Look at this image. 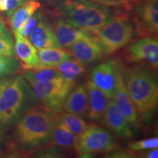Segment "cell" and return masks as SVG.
<instances>
[{"instance_id": "cell-1", "label": "cell", "mask_w": 158, "mask_h": 158, "mask_svg": "<svg viewBox=\"0 0 158 158\" xmlns=\"http://www.w3.org/2000/svg\"><path fill=\"white\" fill-rule=\"evenodd\" d=\"M56 120V114L40 105H33L12 127L5 155H31L35 150L50 143Z\"/></svg>"}, {"instance_id": "cell-2", "label": "cell", "mask_w": 158, "mask_h": 158, "mask_svg": "<svg viewBox=\"0 0 158 158\" xmlns=\"http://www.w3.org/2000/svg\"><path fill=\"white\" fill-rule=\"evenodd\" d=\"M123 80L141 121L149 122L158 103V84L155 70L143 64L124 68Z\"/></svg>"}, {"instance_id": "cell-3", "label": "cell", "mask_w": 158, "mask_h": 158, "mask_svg": "<svg viewBox=\"0 0 158 158\" xmlns=\"http://www.w3.org/2000/svg\"><path fill=\"white\" fill-rule=\"evenodd\" d=\"M51 14L62 17L76 28L94 31L106 24L115 12L89 0H64Z\"/></svg>"}, {"instance_id": "cell-4", "label": "cell", "mask_w": 158, "mask_h": 158, "mask_svg": "<svg viewBox=\"0 0 158 158\" xmlns=\"http://www.w3.org/2000/svg\"><path fill=\"white\" fill-rule=\"evenodd\" d=\"M23 76H14L0 96V129L11 130L17 119L33 105L38 104Z\"/></svg>"}, {"instance_id": "cell-5", "label": "cell", "mask_w": 158, "mask_h": 158, "mask_svg": "<svg viewBox=\"0 0 158 158\" xmlns=\"http://www.w3.org/2000/svg\"><path fill=\"white\" fill-rule=\"evenodd\" d=\"M106 55L119 51L133 42L137 34L132 18L127 12L117 11L101 28L91 31Z\"/></svg>"}, {"instance_id": "cell-6", "label": "cell", "mask_w": 158, "mask_h": 158, "mask_svg": "<svg viewBox=\"0 0 158 158\" xmlns=\"http://www.w3.org/2000/svg\"><path fill=\"white\" fill-rule=\"evenodd\" d=\"M33 93L37 102L54 114L63 111V107L68 94L76 85L75 81L62 77L44 82H30Z\"/></svg>"}, {"instance_id": "cell-7", "label": "cell", "mask_w": 158, "mask_h": 158, "mask_svg": "<svg viewBox=\"0 0 158 158\" xmlns=\"http://www.w3.org/2000/svg\"><path fill=\"white\" fill-rule=\"evenodd\" d=\"M119 149L110 132L96 124H89L86 129L77 138L76 153L81 157L92 154H109Z\"/></svg>"}, {"instance_id": "cell-8", "label": "cell", "mask_w": 158, "mask_h": 158, "mask_svg": "<svg viewBox=\"0 0 158 158\" xmlns=\"http://www.w3.org/2000/svg\"><path fill=\"white\" fill-rule=\"evenodd\" d=\"M131 10L136 33L141 37H157L158 0H134Z\"/></svg>"}, {"instance_id": "cell-9", "label": "cell", "mask_w": 158, "mask_h": 158, "mask_svg": "<svg viewBox=\"0 0 158 158\" xmlns=\"http://www.w3.org/2000/svg\"><path fill=\"white\" fill-rule=\"evenodd\" d=\"M124 67L119 59L112 58L94 67L90 71L91 81L106 94L112 99L118 79L124 73Z\"/></svg>"}, {"instance_id": "cell-10", "label": "cell", "mask_w": 158, "mask_h": 158, "mask_svg": "<svg viewBox=\"0 0 158 158\" xmlns=\"http://www.w3.org/2000/svg\"><path fill=\"white\" fill-rule=\"evenodd\" d=\"M124 58L129 63L146 65L153 70H157L158 68L157 37H142V38L130 43V45L124 50Z\"/></svg>"}, {"instance_id": "cell-11", "label": "cell", "mask_w": 158, "mask_h": 158, "mask_svg": "<svg viewBox=\"0 0 158 158\" xmlns=\"http://www.w3.org/2000/svg\"><path fill=\"white\" fill-rule=\"evenodd\" d=\"M67 50L84 67L98 63L106 55L92 32L70 45Z\"/></svg>"}, {"instance_id": "cell-12", "label": "cell", "mask_w": 158, "mask_h": 158, "mask_svg": "<svg viewBox=\"0 0 158 158\" xmlns=\"http://www.w3.org/2000/svg\"><path fill=\"white\" fill-rule=\"evenodd\" d=\"M114 103L125 117L131 128L138 130L141 126V119L135 105L128 94L123 80V74L119 76L113 95Z\"/></svg>"}, {"instance_id": "cell-13", "label": "cell", "mask_w": 158, "mask_h": 158, "mask_svg": "<svg viewBox=\"0 0 158 158\" xmlns=\"http://www.w3.org/2000/svg\"><path fill=\"white\" fill-rule=\"evenodd\" d=\"M51 15L54 16V19L52 23H50L51 26L62 48H67L77 41L92 34L91 31L73 27L59 15Z\"/></svg>"}, {"instance_id": "cell-14", "label": "cell", "mask_w": 158, "mask_h": 158, "mask_svg": "<svg viewBox=\"0 0 158 158\" xmlns=\"http://www.w3.org/2000/svg\"><path fill=\"white\" fill-rule=\"evenodd\" d=\"M102 122L110 131L120 137L125 139H130L133 137V130L113 100L108 101Z\"/></svg>"}, {"instance_id": "cell-15", "label": "cell", "mask_w": 158, "mask_h": 158, "mask_svg": "<svg viewBox=\"0 0 158 158\" xmlns=\"http://www.w3.org/2000/svg\"><path fill=\"white\" fill-rule=\"evenodd\" d=\"M86 86L88 94L87 117L92 121H102L109 98L91 80L86 82Z\"/></svg>"}, {"instance_id": "cell-16", "label": "cell", "mask_w": 158, "mask_h": 158, "mask_svg": "<svg viewBox=\"0 0 158 158\" xmlns=\"http://www.w3.org/2000/svg\"><path fill=\"white\" fill-rule=\"evenodd\" d=\"M15 37V51L22 65L23 70L40 66L37 49L29 38L22 36L19 32H13Z\"/></svg>"}, {"instance_id": "cell-17", "label": "cell", "mask_w": 158, "mask_h": 158, "mask_svg": "<svg viewBox=\"0 0 158 158\" xmlns=\"http://www.w3.org/2000/svg\"><path fill=\"white\" fill-rule=\"evenodd\" d=\"M63 110L83 118L87 117L88 94L86 84L75 85L65 100Z\"/></svg>"}, {"instance_id": "cell-18", "label": "cell", "mask_w": 158, "mask_h": 158, "mask_svg": "<svg viewBox=\"0 0 158 158\" xmlns=\"http://www.w3.org/2000/svg\"><path fill=\"white\" fill-rule=\"evenodd\" d=\"M29 39L36 49L38 50L52 47L62 48L51 27L50 22L44 17V15L36 29L29 37Z\"/></svg>"}, {"instance_id": "cell-19", "label": "cell", "mask_w": 158, "mask_h": 158, "mask_svg": "<svg viewBox=\"0 0 158 158\" xmlns=\"http://www.w3.org/2000/svg\"><path fill=\"white\" fill-rule=\"evenodd\" d=\"M77 137L62 122L58 119L55 122L51 135V143L64 151H75L76 152Z\"/></svg>"}, {"instance_id": "cell-20", "label": "cell", "mask_w": 158, "mask_h": 158, "mask_svg": "<svg viewBox=\"0 0 158 158\" xmlns=\"http://www.w3.org/2000/svg\"><path fill=\"white\" fill-rule=\"evenodd\" d=\"M40 6L41 4L37 0H26L22 5L18 7L8 18V23L12 29V32L16 31L25 20L36 12Z\"/></svg>"}, {"instance_id": "cell-21", "label": "cell", "mask_w": 158, "mask_h": 158, "mask_svg": "<svg viewBox=\"0 0 158 158\" xmlns=\"http://www.w3.org/2000/svg\"><path fill=\"white\" fill-rule=\"evenodd\" d=\"M37 54L40 66L45 68H54L63 60L73 56L68 50L54 47L39 49Z\"/></svg>"}, {"instance_id": "cell-22", "label": "cell", "mask_w": 158, "mask_h": 158, "mask_svg": "<svg viewBox=\"0 0 158 158\" xmlns=\"http://www.w3.org/2000/svg\"><path fill=\"white\" fill-rule=\"evenodd\" d=\"M54 68L58 70L62 78L75 81L85 72V67L73 56L64 59Z\"/></svg>"}, {"instance_id": "cell-23", "label": "cell", "mask_w": 158, "mask_h": 158, "mask_svg": "<svg viewBox=\"0 0 158 158\" xmlns=\"http://www.w3.org/2000/svg\"><path fill=\"white\" fill-rule=\"evenodd\" d=\"M23 77L28 83L44 82L62 77L60 73L55 68H37L23 70Z\"/></svg>"}, {"instance_id": "cell-24", "label": "cell", "mask_w": 158, "mask_h": 158, "mask_svg": "<svg viewBox=\"0 0 158 158\" xmlns=\"http://www.w3.org/2000/svg\"><path fill=\"white\" fill-rule=\"evenodd\" d=\"M56 116L59 121L62 122L77 137L84 133L89 124L83 117L67 111L60 112L56 114Z\"/></svg>"}, {"instance_id": "cell-25", "label": "cell", "mask_w": 158, "mask_h": 158, "mask_svg": "<svg viewBox=\"0 0 158 158\" xmlns=\"http://www.w3.org/2000/svg\"><path fill=\"white\" fill-rule=\"evenodd\" d=\"M22 70L21 63L16 57L0 56V78L13 76Z\"/></svg>"}, {"instance_id": "cell-26", "label": "cell", "mask_w": 158, "mask_h": 158, "mask_svg": "<svg viewBox=\"0 0 158 158\" xmlns=\"http://www.w3.org/2000/svg\"><path fill=\"white\" fill-rule=\"evenodd\" d=\"M43 15L44 14H43L42 11L35 12L32 15H31L25 20L24 22L16 31V32H19L22 36L29 38L36 29Z\"/></svg>"}, {"instance_id": "cell-27", "label": "cell", "mask_w": 158, "mask_h": 158, "mask_svg": "<svg viewBox=\"0 0 158 158\" xmlns=\"http://www.w3.org/2000/svg\"><path fill=\"white\" fill-rule=\"evenodd\" d=\"M0 56L15 57L13 32L7 29L0 35Z\"/></svg>"}, {"instance_id": "cell-28", "label": "cell", "mask_w": 158, "mask_h": 158, "mask_svg": "<svg viewBox=\"0 0 158 158\" xmlns=\"http://www.w3.org/2000/svg\"><path fill=\"white\" fill-rule=\"evenodd\" d=\"M157 147L158 138L157 137L133 141L129 144V149L135 153L139 152L141 151L155 149V148Z\"/></svg>"}, {"instance_id": "cell-29", "label": "cell", "mask_w": 158, "mask_h": 158, "mask_svg": "<svg viewBox=\"0 0 158 158\" xmlns=\"http://www.w3.org/2000/svg\"><path fill=\"white\" fill-rule=\"evenodd\" d=\"M100 5L113 7L116 8L125 10L126 11L131 10L134 0H91Z\"/></svg>"}, {"instance_id": "cell-30", "label": "cell", "mask_w": 158, "mask_h": 158, "mask_svg": "<svg viewBox=\"0 0 158 158\" xmlns=\"http://www.w3.org/2000/svg\"><path fill=\"white\" fill-rule=\"evenodd\" d=\"M26 0H6V15L9 18L12 13L19 7Z\"/></svg>"}, {"instance_id": "cell-31", "label": "cell", "mask_w": 158, "mask_h": 158, "mask_svg": "<svg viewBox=\"0 0 158 158\" xmlns=\"http://www.w3.org/2000/svg\"><path fill=\"white\" fill-rule=\"evenodd\" d=\"M13 76L10 77H3V78H0V96H1L2 93L3 92L4 89H5L6 86L9 84V83L13 79Z\"/></svg>"}, {"instance_id": "cell-32", "label": "cell", "mask_w": 158, "mask_h": 158, "mask_svg": "<svg viewBox=\"0 0 158 158\" xmlns=\"http://www.w3.org/2000/svg\"><path fill=\"white\" fill-rule=\"evenodd\" d=\"M141 155L142 156H140V157L157 158L158 157V149H157V148L148 150V152L147 153L142 154Z\"/></svg>"}, {"instance_id": "cell-33", "label": "cell", "mask_w": 158, "mask_h": 158, "mask_svg": "<svg viewBox=\"0 0 158 158\" xmlns=\"http://www.w3.org/2000/svg\"><path fill=\"white\" fill-rule=\"evenodd\" d=\"M5 133V131H3L2 130L0 129V152H1L2 151V148L7 146V143H8V141L6 139Z\"/></svg>"}, {"instance_id": "cell-34", "label": "cell", "mask_w": 158, "mask_h": 158, "mask_svg": "<svg viewBox=\"0 0 158 158\" xmlns=\"http://www.w3.org/2000/svg\"><path fill=\"white\" fill-rule=\"evenodd\" d=\"M7 28H6V21L2 16L0 15V35L4 32Z\"/></svg>"}, {"instance_id": "cell-35", "label": "cell", "mask_w": 158, "mask_h": 158, "mask_svg": "<svg viewBox=\"0 0 158 158\" xmlns=\"http://www.w3.org/2000/svg\"><path fill=\"white\" fill-rule=\"evenodd\" d=\"M6 11V0H0V12L5 13Z\"/></svg>"}]
</instances>
